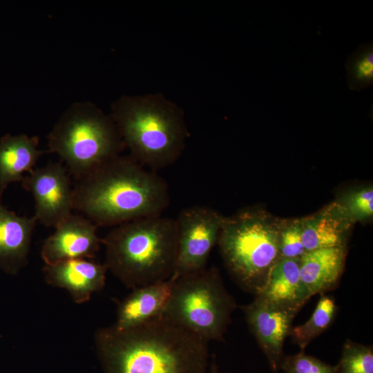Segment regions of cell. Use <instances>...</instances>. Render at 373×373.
I'll list each match as a JSON object with an SVG mask.
<instances>
[{"label": "cell", "instance_id": "obj_17", "mask_svg": "<svg viewBox=\"0 0 373 373\" xmlns=\"http://www.w3.org/2000/svg\"><path fill=\"white\" fill-rule=\"evenodd\" d=\"M345 248L316 249L306 251L300 258V278L310 297L336 286L343 271Z\"/></svg>", "mask_w": 373, "mask_h": 373}, {"label": "cell", "instance_id": "obj_20", "mask_svg": "<svg viewBox=\"0 0 373 373\" xmlns=\"http://www.w3.org/2000/svg\"><path fill=\"white\" fill-rule=\"evenodd\" d=\"M350 89L361 91L373 84V44H362L345 64Z\"/></svg>", "mask_w": 373, "mask_h": 373}, {"label": "cell", "instance_id": "obj_24", "mask_svg": "<svg viewBox=\"0 0 373 373\" xmlns=\"http://www.w3.org/2000/svg\"><path fill=\"white\" fill-rule=\"evenodd\" d=\"M340 204L353 222L371 218L373 215L372 187H364L349 193Z\"/></svg>", "mask_w": 373, "mask_h": 373}, {"label": "cell", "instance_id": "obj_19", "mask_svg": "<svg viewBox=\"0 0 373 373\" xmlns=\"http://www.w3.org/2000/svg\"><path fill=\"white\" fill-rule=\"evenodd\" d=\"M337 312L334 300L322 294L311 317L305 323L294 327L289 334L292 341L304 351L309 343L332 324Z\"/></svg>", "mask_w": 373, "mask_h": 373}, {"label": "cell", "instance_id": "obj_2", "mask_svg": "<svg viewBox=\"0 0 373 373\" xmlns=\"http://www.w3.org/2000/svg\"><path fill=\"white\" fill-rule=\"evenodd\" d=\"M170 204L166 182L121 154L76 179L73 209L97 227L162 216Z\"/></svg>", "mask_w": 373, "mask_h": 373}, {"label": "cell", "instance_id": "obj_4", "mask_svg": "<svg viewBox=\"0 0 373 373\" xmlns=\"http://www.w3.org/2000/svg\"><path fill=\"white\" fill-rule=\"evenodd\" d=\"M110 115L129 155L151 171L174 164L185 148L183 113L160 94L122 96Z\"/></svg>", "mask_w": 373, "mask_h": 373}, {"label": "cell", "instance_id": "obj_6", "mask_svg": "<svg viewBox=\"0 0 373 373\" xmlns=\"http://www.w3.org/2000/svg\"><path fill=\"white\" fill-rule=\"evenodd\" d=\"M48 146L75 179L125 148L111 115L89 102H75L65 111L48 135Z\"/></svg>", "mask_w": 373, "mask_h": 373}, {"label": "cell", "instance_id": "obj_10", "mask_svg": "<svg viewBox=\"0 0 373 373\" xmlns=\"http://www.w3.org/2000/svg\"><path fill=\"white\" fill-rule=\"evenodd\" d=\"M241 309L271 370L278 372L285 356V341L289 336L292 322L300 309L274 305L256 296Z\"/></svg>", "mask_w": 373, "mask_h": 373}, {"label": "cell", "instance_id": "obj_14", "mask_svg": "<svg viewBox=\"0 0 373 373\" xmlns=\"http://www.w3.org/2000/svg\"><path fill=\"white\" fill-rule=\"evenodd\" d=\"M175 279L133 289L117 309L113 326L119 330L134 327L160 315L170 297Z\"/></svg>", "mask_w": 373, "mask_h": 373}, {"label": "cell", "instance_id": "obj_21", "mask_svg": "<svg viewBox=\"0 0 373 373\" xmlns=\"http://www.w3.org/2000/svg\"><path fill=\"white\" fill-rule=\"evenodd\" d=\"M336 373H373V348L350 339L343 344Z\"/></svg>", "mask_w": 373, "mask_h": 373}, {"label": "cell", "instance_id": "obj_13", "mask_svg": "<svg viewBox=\"0 0 373 373\" xmlns=\"http://www.w3.org/2000/svg\"><path fill=\"white\" fill-rule=\"evenodd\" d=\"M37 220L19 216L0 199V269L17 275L28 263L32 237Z\"/></svg>", "mask_w": 373, "mask_h": 373}, {"label": "cell", "instance_id": "obj_7", "mask_svg": "<svg viewBox=\"0 0 373 373\" xmlns=\"http://www.w3.org/2000/svg\"><path fill=\"white\" fill-rule=\"evenodd\" d=\"M236 307L211 267L175 279L162 314L208 342L222 341Z\"/></svg>", "mask_w": 373, "mask_h": 373}, {"label": "cell", "instance_id": "obj_15", "mask_svg": "<svg viewBox=\"0 0 373 373\" xmlns=\"http://www.w3.org/2000/svg\"><path fill=\"white\" fill-rule=\"evenodd\" d=\"M354 222L339 202L302 219V237L305 251L344 247Z\"/></svg>", "mask_w": 373, "mask_h": 373}, {"label": "cell", "instance_id": "obj_12", "mask_svg": "<svg viewBox=\"0 0 373 373\" xmlns=\"http://www.w3.org/2000/svg\"><path fill=\"white\" fill-rule=\"evenodd\" d=\"M107 271L105 263L87 258L68 260L43 269L46 282L66 289L77 304L86 303L93 294L103 289Z\"/></svg>", "mask_w": 373, "mask_h": 373}, {"label": "cell", "instance_id": "obj_3", "mask_svg": "<svg viewBox=\"0 0 373 373\" xmlns=\"http://www.w3.org/2000/svg\"><path fill=\"white\" fill-rule=\"evenodd\" d=\"M102 243L108 270L128 288L164 281L173 275L175 219L158 216L124 222L115 226Z\"/></svg>", "mask_w": 373, "mask_h": 373}, {"label": "cell", "instance_id": "obj_22", "mask_svg": "<svg viewBox=\"0 0 373 373\" xmlns=\"http://www.w3.org/2000/svg\"><path fill=\"white\" fill-rule=\"evenodd\" d=\"M279 251L280 259L300 258L306 252L303 243L302 219L283 222Z\"/></svg>", "mask_w": 373, "mask_h": 373}, {"label": "cell", "instance_id": "obj_25", "mask_svg": "<svg viewBox=\"0 0 373 373\" xmlns=\"http://www.w3.org/2000/svg\"><path fill=\"white\" fill-rule=\"evenodd\" d=\"M209 373H220L216 358L214 354L211 356V361L209 365Z\"/></svg>", "mask_w": 373, "mask_h": 373}, {"label": "cell", "instance_id": "obj_11", "mask_svg": "<svg viewBox=\"0 0 373 373\" xmlns=\"http://www.w3.org/2000/svg\"><path fill=\"white\" fill-rule=\"evenodd\" d=\"M97 227L87 218L72 213L44 242L41 256L46 265L72 259H93L102 243Z\"/></svg>", "mask_w": 373, "mask_h": 373}, {"label": "cell", "instance_id": "obj_9", "mask_svg": "<svg viewBox=\"0 0 373 373\" xmlns=\"http://www.w3.org/2000/svg\"><path fill=\"white\" fill-rule=\"evenodd\" d=\"M22 186L35 200V218L46 227H56L72 213L73 188L70 173L61 162L35 167L24 176Z\"/></svg>", "mask_w": 373, "mask_h": 373}, {"label": "cell", "instance_id": "obj_16", "mask_svg": "<svg viewBox=\"0 0 373 373\" xmlns=\"http://www.w3.org/2000/svg\"><path fill=\"white\" fill-rule=\"evenodd\" d=\"M39 139L26 134L7 133L0 139V199L12 182H21L48 151L38 149Z\"/></svg>", "mask_w": 373, "mask_h": 373}, {"label": "cell", "instance_id": "obj_23", "mask_svg": "<svg viewBox=\"0 0 373 373\" xmlns=\"http://www.w3.org/2000/svg\"><path fill=\"white\" fill-rule=\"evenodd\" d=\"M280 370L285 373H336L335 365L306 354L304 351L293 355H285Z\"/></svg>", "mask_w": 373, "mask_h": 373}, {"label": "cell", "instance_id": "obj_8", "mask_svg": "<svg viewBox=\"0 0 373 373\" xmlns=\"http://www.w3.org/2000/svg\"><path fill=\"white\" fill-rule=\"evenodd\" d=\"M225 217L204 205L182 209L175 219L178 249L173 278L207 267L210 253L218 243Z\"/></svg>", "mask_w": 373, "mask_h": 373}, {"label": "cell", "instance_id": "obj_18", "mask_svg": "<svg viewBox=\"0 0 373 373\" xmlns=\"http://www.w3.org/2000/svg\"><path fill=\"white\" fill-rule=\"evenodd\" d=\"M255 296L300 309L311 297L300 278V258L280 259L272 267L264 288Z\"/></svg>", "mask_w": 373, "mask_h": 373}, {"label": "cell", "instance_id": "obj_1", "mask_svg": "<svg viewBox=\"0 0 373 373\" xmlns=\"http://www.w3.org/2000/svg\"><path fill=\"white\" fill-rule=\"evenodd\" d=\"M97 354L104 373H206L209 342L164 315L119 330L96 332Z\"/></svg>", "mask_w": 373, "mask_h": 373}, {"label": "cell", "instance_id": "obj_5", "mask_svg": "<svg viewBox=\"0 0 373 373\" xmlns=\"http://www.w3.org/2000/svg\"><path fill=\"white\" fill-rule=\"evenodd\" d=\"M282 222L260 210L224 218L218 244L229 271L245 291L257 295L280 260Z\"/></svg>", "mask_w": 373, "mask_h": 373}]
</instances>
